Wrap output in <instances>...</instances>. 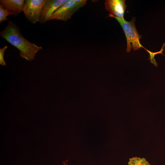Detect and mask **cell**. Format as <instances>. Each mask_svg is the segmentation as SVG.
<instances>
[{
  "label": "cell",
  "mask_w": 165,
  "mask_h": 165,
  "mask_svg": "<svg viewBox=\"0 0 165 165\" xmlns=\"http://www.w3.org/2000/svg\"><path fill=\"white\" fill-rule=\"evenodd\" d=\"M68 160H66V161H63L62 162V163L64 165H68Z\"/></svg>",
  "instance_id": "cell-12"
},
{
  "label": "cell",
  "mask_w": 165,
  "mask_h": 165,
  "mask_svg": "<svg viewBox=\"0 0 165 165\" xmlns=\"http://www.w3.org/2000/svg\"><path fill=\"white\" fill-rule=\"evenodd\" d=\"M87 1L86 0H66L53 13L49 20L67 21L81 8L84 6Z\"/></svg>",
  "instance_id": "cell-3"
},
{
  "label": "cell",
  "mask_w": 165,
  "mask_h": 165,
  "mask_svg": "<svg viewBox=\"0 0 165 165\" xmlns=\"http://www.w3.org/2000/svg\"><path fill=\"white\" fill-rule=\"evenodd\" d=\"M128 165H151L145 158L133 157L129 159Z\"/></svg>",
  "instance_id": "cell-8"
},
{
  "label": "cell",
  "mask_w": 165,
  "mask_h": 165,
  "mask_svg": "<svg viewBox=\"0 0 165 165\" xmlns=\"http://www.w3.org/2000/svg\"><path fill=\"white\" fill-rule=\"evenodd\" d=\"M25 2L24 0H0V3L3 7L17 16L22 11Z\"/></svg>",
  "instance_id": "cell-7"
},
{
  "label": "cell",
  "mask_w": 165,
  "mask_h": 165,
  "mask_svg": "<svg viewBox=\"0 0 165 165\" xmlns=\"http://www.w3.org/2000/svg\"><path fill=\"white\" fill-rule=\"evenodd\" d=\"M46 0H26L23 8L27 20L31 23L39 21L43 6Z\"/></svg>",
  "instance_id": "cell-4"
},
{
  "label": "cell",
  "mask_w": 165,
  "mask_h": 165,
  "mask_svg": "<svg viewBox=\"0 0 165 165\" xmlns=\"http://www.w3.org/2000/svg\"><path fill=\"white\" fill-rule=\"evenodd\" d=\"M105 9L109 14L120 18H124L127 6L125 0H106Z\"/></svg>",
  "instance_id": "cell-6"
},
{
  "label": "cell",
  "mask_w": 165,
  "mask_h": 165,
  "mask_svg": "<svg viewBox=\"0 0 165 165\" xmlns=\"http://www.w3.org/2000/svg\"><path fill=\"white\" fill-rule=\"evenodd\" d=\"M9 15H14V14L5 9L0 4V23L7 20L8 18L7 17Z\"/></svg>",
  "instance_id": "cell-9"
},
{
  "label": "cell",
  "mask_w": 165,
  "mask_h": 165,
  "mask_svg": "<svg viewBox=\"0 0 165 165\" xmlns=\"http://www.w3.org/2000/svg\"><path fill=\"white\" fill-rule=\"evenodd\" d=\"M108 16L115 18L122 27L125 35L127 40L126 52H130L133 49L134 51L142 47L150 53L151 51L147 50L140 44V39L142 37L138 33L135 24V18H133L130 21L126 20L124 18L118 17L110 14Z\"/></svg>",
  "instance_id": "cell-2"
},
{
  "label": "cell",
  "mask_w": 165,
  "mask_h": 165,
  "mask_svg": "<svg viewBox=\"0 0 165 165\" xmlns=\"http://www.w3.org/2000/svg\"><path fill=\"white\" fill-rule=\"evenodd\" d=\"M8 46H6L0 49V64L2 66H5L6 63L4 59L5 52Z\"/></svg>",
  "instance_id": "cell-10"
},
{
  "label": "cell",
  "mask_w": 165,
  "mask_h": 165,
  "mask_svg": "<svg viewBox=\"0 0 165 165\" xmlns=\"http://www.w3.org/2000/svg\"><path fill=\"white\" fill-rule=\"evenodd\" d=\"M164 50V49L163 48H162L161 49L160 51L156 52H154L153 55L152 56L150 57L149 59L150 60L151 63L153 64L155 66L157 67V64L154 58L155 56L156 55L159 53H161L162 55H164V54L163 53V52Z\"/></svg>",
  "instance_id": "cell-11"
},
{
  "label": "cell",
  "mask_w": 165,
  "mask_h": 165,
  "mask_svg": "<svg viewBox=\"0 0 165 165\" xmlns=\"http://www.w3.org/2000/svg\"><path fill=\"white\" fill-rule=\"evenodd\" d=\"M0 36L20 51V57L29 62L34 60L36 53L42 49L25 38L19 27L9 20L5 28L0 32Z\"/></svg>",
  "instance_id": "cell-1"
},
{
  "label": "cell",
  "mask_w": 165,
  "mask_h": 165,
  "mask_svg": "<svg viewBox=\"0 0 165 165\" xmlns=\"http://www.w3.org/2000/svg\"><path fill=\"white\" fill-rule=\"evenodd\" d=\"M66 0H46L43 6L38 22L44 24L49 21L53 13Z\"/></svg>",
  "instance_id": "cell-5"
}]
</instances>
